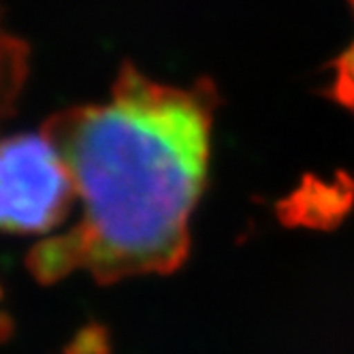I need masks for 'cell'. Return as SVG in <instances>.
I'll return each instance as SVG.
<instances>
[{
	"label": "cell",
	"mask_w": 354,
	"mask_h": 354,
	"mask_svg": "<svg viewBox=\"0 0 354 354\" xmlns=\"http://www.w3.org/2000/svg\"><path fill=\"white\" fill-rule=\"evenodd\" d=\"M218 94L203 80L167 86L126 64L103 103L45 122L77 190L80 216L26 257L43 284L88 273L100 284L171 273L209 175Z\"/></svg>",
	"instance_id": "6da1fadb"
},
{
	"label": "cell",
	"mask_w": 354,
	"mask_h": 354,
	"mask_svg": "<svg viewBox=\"0 0 354 354\" xmlns=\"http://www.w3.org/2000/svg\"><path fill=\"white\" fill-rule=\"evenodd\" d=\"M24 60H26V52L21 43L0 30V120L9 113L19 92L24 71H26Z\"/></svg>",
	"instance_id": "3957f363"
},
{
	"label": "cell",
	"mask_w": 354,
	"mask_h": 354,
	"mask_svg": "<svg viewBox=\"0 0 354 354\" xmlns=\"http://www.w3.org/2000/svg\"><path fill=\"white\" fill-rule=\"evenodd\" d=\"M75 205L71 169L45 129L0 137V233L45 239Z\"/></svg>",
	"instance_id": "7a4b0ae2"
}]
</instances>
